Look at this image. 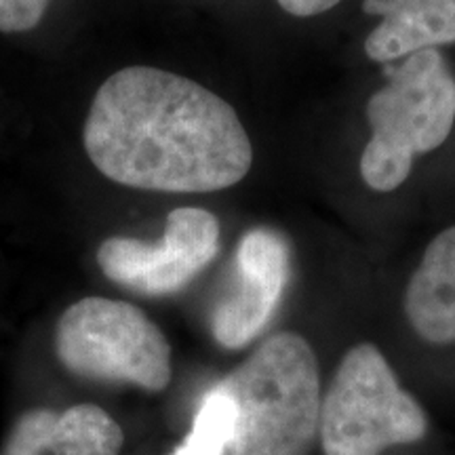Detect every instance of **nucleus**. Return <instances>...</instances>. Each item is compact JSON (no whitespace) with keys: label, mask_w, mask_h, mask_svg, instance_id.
I'll return each mask as SVG.
<instances>
[{"label":"nucleus","mask_w":455,"mask_h":455,"mask_svg":"<svg viewBox=\"0 0 455 455\" xmlns=\"http://www.w3.org/2000/svg\"><path fill=\"white\" fill-rule=\"evenodd\" d=\"M84 150L108 180L155 192L224 190L253 163L235 108L190 78L148 66L124 68L101 84Z\"/></svg>","instance_id":"obj_1"},{"label":"nucleus","mask_w":455,"mask_h":455,"mask_svg":"<svg viewBox=\"0 0 455 455\" xmlns=\"http://www.w3.org/2000/svg\"><path fill=\"white\" fill-rule=\"evenodd\" d=\"M215 388L235 407L232 455H310L321 424V382L301 335H272Z\"/></svg>","instance_id":"obj_2"},{"label":"nucleus","mask_w":455,"mask_h":455,"mask_svg":"<svg viewBox=\"0 0 455 455\" xmlns=\"http://www.w3.org/2000/svg\"><path fill=\"white\" fill-rule=\"evenodd\" d=\"M371 140L361 175L369 188L392 192L409 178L413 158L435 150L455 123V78L436 49L418 51L390 70V81L369 100Z\"/></svg>","instance_id":"obj_3"},{"label":"nucleus","mask_w":455,"mask_h":455,"mask_svg":"<svg viewBox=\"0 0 455 455\" xmlns=\"http://www.w3.org/2000/svg\"><path fill=\"white\" fill-rule=\"evenodd\" d=\"M428 415L373 344H358L341 358L321 401L318 436L325 455H382L422 441Z\"/></svg>","instance_id":"obj_4"},{"label":"nucleus","mask_w":455,"mask_h":455,"mask_svg":"<svg viewBox=\"0 0 455 455\" xmlns=\"http://www.w3.org/2000/svg\"><path fill=\"white\" fill-rule=\"evenodd\" d=\"M57 356L72 373L161 392L171 382V348L161 329L127 301L84 298L55 333Z\"/></svg>","instance_id":"obj_5"},{"label":"nucleus","mask_w":455,"mask_h":455,"mask_svg":"<svg viewBox=\"0 0 455 455\" xmlns=\"http://www.w3.org/2000/svg\"><path fill=\"white\" fill-rule=\"evenodd\" d=\"M220 249V224L198 207L173 209L158 243L114 236L100 244V268L110 281L146 295L180 291L212 264Z\"/></svg>","instance_id":"obj_6"},{"label":"nucleus","mask_w":455,"mask_h":455,"mask_svg":"<svg viewBox=\"0 0 455 455\" xmlns=\"http://www.w3.org/2000/svg\"><path fill=\"white\" fill-rule=\"evenodd\" d=\"M289 276L287 244L270 230H253L238 244L235 293L215 308L213 338L224 348H243L275 315Z\"/></svg>","instance_id":"obj_7"},{"label":"nucleus","mask_w":455,"mask_h":455,"mask_svg":"<svg viewBox=\"0 0 455 455\" xmlns=\"http://www.w3.org/2000/svg\"><path fill=\"white\" fill-rule=\"evenodd\" d=\"M123 430L104 409L74 405L64 413L34 409L17 419L3 455H116Z\"/></svg>","instance_id":"obj_8"},{"label":"nucleus","mask_w":455,"mask_h":455,"mask_svg":"<svg viewBox=\"0 0 455 455\" xmlns=\"http://www.w3.org/2000/svg\"><path fill=\"white\" fill-rule=\"evenodd\" d=\"M363 11L382 17L365 41L373 61H396L455 43V0H363Z\"/></svg>","instance_id":"obj_9"},{"label":"nucleus","mask_w":455,"mask_h":455,"mask_svg":"<svg viewBox=\"0 0 455 455\" xmlns=\"http://www.w3.org/2000/svg\"><path fill=\"white\" fill-rule=\"evenodd\" d=\"M409 325L428 344L455 341V226L428 244L405 291Z\"/></svg>","instance_id":"obj_10"},{"label":"nucleus","mask_w":455,"mask_h":455,"mask_svg":"<svg viewBox=\"0 0 455 455\" xmlns=\"http://www.w3.org/2000/svg\"><path fill=\"white\" fill-rule=\"evenodd\" d=\"M235 428V407L224 392L213 388L203 398L184 445L171 455H224Z\"/></svg>","instance_id":"obj_11"},{"label":"nucleus","mask_w":455,"mask_h":455,"mask_svg":"<svg viewBox=\"0 0 455 455\" xmlns=\"http://www.w3.org/2000/svg\"><path fill=\"white\" fill-rule=\"evenodd\" d=\"M49 0H0V32H26L38 26Z\"/></svg>","instance_id":"obj_12"},{"label":"nucleus","mask_w":455,"mask_h":455,"mask_svg":"<svg viewBox=\"0 0 455 455\" xmlns=\"http://www.w3.org/2000/svg\"><path fill=\"white\" fill-rule=\"evenodd\" d=\"M283 11L295 17H312L333 9L341 0H276Z\"/></svg>","instance_id":"obj_13"}]
</instances>
